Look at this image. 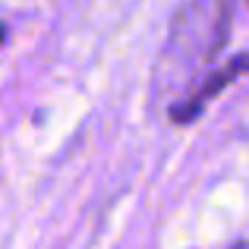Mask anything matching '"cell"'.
<instances>
[{"label":"cell","instance_id":"cell-1","mask_svg":"<svg viewBox=\"0 0 249 249\" xmlns=\"http://www.w3.org/2000/svg\"><path fill=\"white\" fill-rule=\"evenodd\" d=\"M231 0H189L170 22L167 51L161 60V76L170 85H189L205 79V70L214 63L231 29Z\"/></svg>","mask_w":249,"mask_h":249},{"label":"cell","instance_id":"cell-2","mask_svg":"<svg viewBox=\"0 0 249 249\" xmlns=\"http://www.w3.org/2000/svg\"><path fill=\"white\" fill-rule=\"evenodd\" d=\"M3 38H6V29H3V22H0V44H3Z\"/></svg>","mask_w":249,"mask_h":249}]
</instances>
